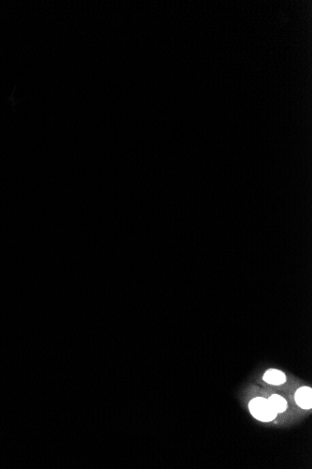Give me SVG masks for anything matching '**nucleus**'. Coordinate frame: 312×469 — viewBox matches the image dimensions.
Instances as JSON below:
<instances>
[{"label":"nucleus","mask_w":312,"mask_h":469,"mask_svg":"<svg viewBox=\"0 0 312 469\" xmlns=\"http://www.w3.org/2000/svg\"><path fill=\"white\" fill-rule=\"evenodd\" d=\"M249 409L253 417L262 423H270L278 416V413L274 411L268 399L264 397H256L251 400Z\"/></svg>","instance_id":"nucleus-1"},{"label":"nucleus","mask_w":312,"mask_h":469,"mask_svg":"<svg viewBox=\"0 0 312 469\" xmlns=\"http://www.w3.org/2000/svg\"><path fill=\"white\" fill-rule=\"evenodd\" d=\"M294 399L297 405L303 409H311L312 407V389L310 387H301L295 394Z\"/></svg>","instance_id":"nucleus-2"},{"label":"nucleus","mask_w":312,"mask_h":469,"mask_svg":"<svg viewBox=\"0 0 312 469\" xmlns=\"http://www.w3.org/2000/svg\"><path fill=\"white\" fill-rule=\"evenodd\" d=\"M286 379L285 374L278 369H269L265 373L263 377V380L265 382H267L268 384L274 385V386L284 384L286 382Z\"/></svg>","instance_id":"nucleus-3"},{"label":"nucleus","mask_w":312,"mask_h":469,"mask_svg":"<svg viewBox=\"0 0 312 469\" xmlns=\"http://www.w3.org/2000/svg\"><path fill=\"white\" fill-rule=\"evenodd\" d=\"M268 401H269L270 404L272 405L274 411H276L278 414L282 413L287 409L288 404H287L286 400L282 396L279 395V394L271 395L268 399Z\"/></svg>","instance_id":"nucleus-4"}]
</instances>
